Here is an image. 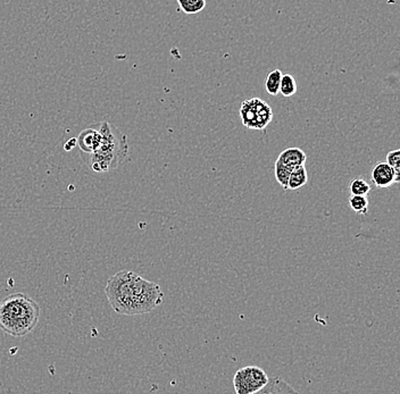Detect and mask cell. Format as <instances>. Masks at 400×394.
Returning <instances> with one entry per match:
<instances>
[{"label":"cell","mask_w":400,"mask_h":394,"mask_svg":"<svg viewBox=\"0 0 400 394\" xmlns=\"http://www.w3.org/2000/svg\"><path fill=\"white\" fill-rule=\"evenodd\" d=\"M349 190L351 195L356 196H368L371 191V185L366 180L362 178H353L349 184Z\"/></svg>","instance_id":"cell-15"},{"label":"cell","mask_w":400,"mask_h":394,"mask_svg":"<svg viewBox=\"0 0 400 394\" xmlns=\"http://www.w3.org/2000/svg\"><path fill=\"white\" fill-rule=\"evenodd\" d=\"M99 131L102 135L99 148L92 154L83 156L85 163L94 172H111L120 166L129 154V143L126 135L109 122H102Z\"/></svg>","instance_id":"cell-3"},{"label":"cell","mask_w":400,"mask_h":394,"mask_svg":"<svg viewBox=\"0 0 400 394\" xmlns=\"http://www.w3.org/2000/svg\"><path fill=\"white\" fill-rule=\"evenodd\" d=\"M240 116L247 129L263 131L273 118V111L267 102L260 98H253L243 102Z\"/></svg>","instance_id":"cell-4"},{"label":"cell","mask_w":400,"mask_h":394,"mask_svg":"<svg viewBox=\"0 0 400 394\" xmlns=\"http://www.w3.org/2000/svg\"><path fill=\"white\" fill-rule=\"evenodd\" d=\"M349 206L358 215H366L368 211V197L351 195V198H349Z\"/></svg>","instance_id":"cell-16"},{"label":"cell","mask_w":400,"mask_h":394,"mask_svg":"<svg viewBox=\"0 0 400 394\" xmlns=\"http://www.w3.org/2000/svg\"><path fill=\"white\" fill-rule=\"evenodd\" d=\"M102 140V135L99 129L90 128V129L83 130L80 133L79 137L76 139V144L79 146L83 155H89L99 148Z\"/></svg>","instance_id":"cell-7"},{"label":"cell","mask_w":400,"mask_h":394,"mask_svg":"<svg viewBox=\"0 0 400 394\" xmlns=\"http://www.w3.org/2000/svg\"><path fill=\"white\" fill-rule=\"evenodd\" d=\"M182 12L188 15L198 14L206 7V0H178Z\"/></svg>","instance_id":"cell-13"},{"label":"cell","mask_w":400,"mask_h":394,"mask_svg":"<svg viewBox=\"0 0 400 394\" xmlns=\"http://www.w3.org/2000/svg\"><path fill=\"white\" fill-rule=\"evenodd\" d=\"M105 293L115 313L126 316L150 313L164 300L161 286L130 271H121L111 276Z\"/></svg>","instance_id":"cell-1"},{"label":"cell","mask_w":400,"mask_h":394,"mask_svg":"<svg viewBox=\"0 0 400 394\" xmlns=\"http://www.w3.org/2000/svg\"><path fill=\"white\" fill-rule=\"evenodd\" d=\"M269 376L258 366H247L236 373L234 378V391L238 394H253L266 386Z\"/></svg>","instance_id":"cell-5"},{"label":"cell","mask_w":400,"mask_h":394,"mask_svg":"<svg viewBox=\"0 0 400 394\" xmlns=\"http://www.w3.org/2000/svg\"><path fill=\"white\" fill-rule=\"evenodd\" d=\"M297 92V82L291 74H282L280 83V92L279 94L289 98V97L295 96Z\"/></svg>","instance_id":"cell-14"},{"label":"cell","mask_w":400,"mask_h":394,"mask_svg":"<svg viewBox=\"0 0 400 394\" xmlns=\"http://www.w3.org/2000/svg\"><path fill=\"white\" fill-rule=\"evenodd\" d=\"M387 163L394 168L397 178H400V150L396 149L389 152L387 155Z\"/></svg>","instance_id":"cell-17"},{"label":"cell","mask_w":400,"mask_h":394,"mask_svg":"<svg viewBox=\"0 0 400 394\" xmlns=\"http://www.w3.org/2000/svg\"><path fill=\"white\" fill-rule=\"evenodd\" d=\"M295 388L282 380L281 377L275 376L273 378H269L266 386L260 390L258 393H296Z\"/></svg>","instance_id":"cell-9"},{"label":"cell","mask_w":400,"mask_h":394,"mask_svg":"<svg viewBox=\"0 0 400 394\" xmlns=\"http://www.w3.org/2000/svg\"><path fill=\"white\" fill-rule=\"evenodd\" d=\"M278 161L286 166H301L306 163L307 155L301 148H286L279 155Z\"/></svg>","instance_id":"cell-8"},{"label":"cell","mask_w":400,"mask_h":394,"mask_svg":"<svg viewBox=\"0 0 400 394\" xmlns=\"http://www.w3.org/2000/svg\"><path fill=\"white\" fill-rule=\"evenodd\" d=\"M371 178L374 185L380 187V189L392 187V184L398 183L400 181V178L396 176L394 168L387 161L386 163H382V161L377 163L373 167Z\"/></svg>","instance_id":"cell-6"},{"label":"cell","mask_w":400,"mask_h":394,"mask_svg":"<svg viewBox=\"0 0 400 394\" xmlns=\"http://www.w3.org/2000/svg\"><path fill=\"white\" fill-rule=\"evenodd\" d=\"M281 78H282V72L278 68L271 70L266 76L265 89L271 96H278L280 92Z\"/></svg>","instance_id":"cell-11"},{"label":"cell","mask_w":400,"mask_h":394,"mask_svg":"<svg viewBox=\"0 0 400 394\" xmlns=\"http://www.w3.org/2000/svg\"><path fill=\"white\" fill-rule=\"evenodd\" d=\"M293 168L295 167L286 166V165L280 163L279 161H275V178H277V181H278L281 187H284V190H288V181H289V176Z\"/></svg>","instance_id":"cell-12"},{"label":"cell","mask_w":400,"mask_h":394,"mask_svg":"<svg viewBox=\"0 0 400 394\" xmlns=\"http://www.w3.org/2000/svg\"><path fill=\"white\" fill-rule=\"evenodd\" d=\"M307 181H308V174L305 165L295 167L289 176L288 190H299L306 185Z\"/></svg>","instance_id":"cell-10"},{"label":"cell","mask_w":400,"mask_h":394,"mask_svg":"<svg viewBox=\"0 0 400 394\" xmlns=\"http://www.w3.org/2000/svg\"><path fill=\"white\" fill-rule=\"evenodd\" d=\"M76 146V139H72V140L68 141L66 144H65V150H72L73 147Z\"/></svg>","instance_id":"cell-18"},{"label":"cell","mask_w":400,"mask_h":394,"mask_svg":"<svg viewBox=\"0 0 400 394\" xmlns=\"http://www.w3.org/2000/svg\"><path fill=\"white\" fill-rule=\"evenodd\" d=\"M40 306L25 293H14L0 302V328L15 338L31 333L38 325Z\"/></svg>","instance_id":"cell-2"}]
</instances>
